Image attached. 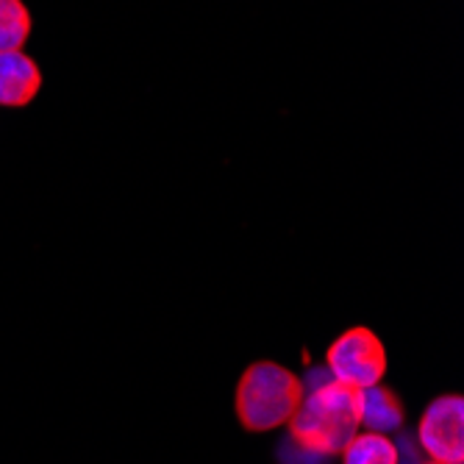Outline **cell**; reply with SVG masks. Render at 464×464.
I'll return each mask as SVG.
<instances>
[{
    "instance_id": "6da1fadb",
    "label": "cell",
    "mask_w": 464,
    "mask_h": 464,
    "mask_svg": "<svg viewBox=\"0 0 464 464\" xmlns=\"http://www.w3.org/2000/svg\"><path fill=\"white\" fill-rule=\"evenodd\" d=\"M289 440L323 459L340 456L343 448L362 431V390L328 382L304 390L301 406L286 423Z\"/></svg>"
},
{
    "instance_id": "7a4b0ae2",
    "label": "cell",
    "mask_w": 464,
    "mask_h": 464,
    "mask_svg": "<svg viewBox=\"0 0 464 464\" xmlns=\"http://www.w3.org/2000/svg\"><path fill=\"white\" fill-rule=\"evenodd\" d=\"M304 398V378L278 362H253L237 384L234 409L250 434L284 429Z\"/></svg>"
},
{
    "instance_id": "3957f363",
    "label": "cell",
    "mask_w": 464,
    "mask_h": 464,
    "mask_svg": "<svg viewBox=\"0 0 464 464\" xmlns=\"http://www.w3.org/2000/svg\"><path fill=\"white\" fill-rule=\"evenodd\" d=\"M325 370L334 382L353 390H370L387 375V348L364 325L348 328L331 343L325 353Z\"/></svg>"
},
{
    "instance_id": "277c9868",
    "label": "cell",
    "mask_w": 464,
    "mask_h": 464,
    "mask_svg": "<svg viewBox=\"0 0 464 464\" xmlns=\"http://www.w3.org/2000/svg\"><path fill=\"white\" fill-rule=\"evenodd\" d=\"M414 440L429 459L442 464L464 461V401L461 395L434 398L420 417Z\"/></svg>"
},
{
    "instance_id": "5b68a950",
    "label": "cell",
    "mask_w": 464,
    "mask_h": 464,
    "mask_svg": "<svg viewBox=\"0 0 464 464\" xmlns=\"http://www.w3.org/2000/svg\"><path fill=\"white\" fill-rule=\"evenodd\" d=\"M42 90V70L25 51L0 53V106L23 109Z\"/></svg>"
},
{
    "instance_id": "8992f818",
    "label": "cell",
    "mask_w": 464,
    "mask_h": 464,
    "mask_svg": "<svg viewBox=\"0 0 464 464\" xmlns=\"http://www.w3.org/2000/svg\"><path fill=\"white\" fill-rule=\"evenodd\" d=\"M406 423L403 401L384 384L362 390V429L375 434H398Z\"/></svg>"
},
{
    "instance_id": "52a82bcc",
    "label": "cell",
    "mask_w": 464,
    "mask_h": 464,
    "mask_svg": "<svg viewBox=\"0 0 464 464\" xmlns=\"http://www.w3.org/2000/svg\"><path fill=\"white\" fill-rule=\"evenodd\" d=\"M343 464H401L398 445L387 434L375 431H359L345 448H343Z\"/></svg>"
},
{
    "instance_id": "ba28073f",
    "label": "cell",
    "mask_w": 464,
    "mask_h": 464,
    "mask_svg": "<svg viewBox=\"0 0 464 464\" xmlns=\"http://www.w3.org/2000/svg\"><path fill=\"white\" fill-rule=\"evenodd\" d=\"M31 36V12L23 0H0V53L23 51Z\"/></svg>"
},
{
    "instance_id": "9c48e42d",
    "label": "cell",
    "mask_w": 464,
    "mask_h": 464,
    "mask_svg": "<svg viewBox=\"0 0 464 464\" xmlns=\"http://www.w3.org/2000/svg\"><path fill=\"white\" fill-rule=\"evenodd\" d=\"M420 464H442V461H434V459H429V461H426V459H423V461H420Z\"/></svg>"
}]
</instances>
